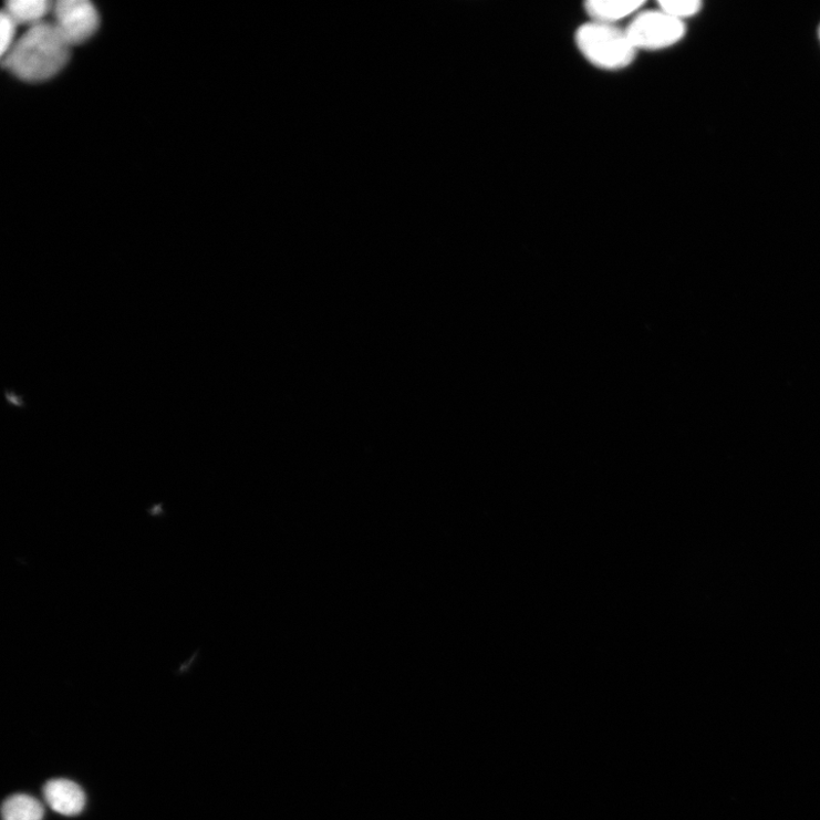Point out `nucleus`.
Segmentation results:
<instances>
[{
  "label": "nucleus",
  "mask_w": 820,
  "mask_h": 820,
  "mask_svg": "<svg viewBox=\"0 0 820 820\" xmlns=\"http://www.w3.org/2000/svg\"><path fill=\"white\" fill-rule=\"evenodd\" d=\"M70 52L71 46L55 25L45 21L28 28L3 58V63L19 80L42 83L63 70Z\"/></svg>",
  "instance_id": "f257e3e1"
},
{
  "label": "nucleus",
  "mask_w": 820,
  "mask_h": 820,
  "mask_svg": "<svg viewBox=\"0 0 820 820\" xmlns=\"http://www.w3.org/2000/svg\"><path fill=\"white\" fill-rule=\"evenodd\" d=\"M578 51L593 66L617 72L629 69L637 58V50L626 29L590 21L574 34Z\"/></svg>",
  "instance_id": "f03ea898"
},
{
  "label": "nucleus",
  "mask_w": 820,
  "mask_h": 820,
  "mask_svg": "<svg viewBox=\"0 0 820 820\" xmlns=\"http://www.w3.org/2000/svg\"><path fill=\"white\" fill-rule=\"evenodd\" d=\"M637 52H660L679 44L686 35V24L658 9L642 11L626 28Z\"/></svg>",
  "instance_id": "7ed1b4c3"
},
{
  "label": "nucleus",
  "mask_w": 820,
  "mask_h": 820,
  "mask_svg": "<svg viewBox=\"0 0 820 820\" xmlns=\"http://www.w3.org/2000/svg\"><path fill=\"white\" fill-rule=\"evenodd\" d=\"M52 14V23L71 48L87 42L100 27L97 10L87 0H60Z\"/></svg>",
  "instance_id": "20e7f679"
},
{
  "label": "nucleus",
  "mask_w": 820,
  "mask_h": 820,
  "mask_svg": "<svg viewBox=\"0 0 820 820\" xmlns=\"http://www.w3.org/2000/svg\"><path fill=\"white\" fill-rule=\"evenodd\" d=\"M645 7L642 0H590L584 3V12L593 22L619 25L624 20L632 21Z\"/></svg>",
  "instance_id": "39448f33"
},
{
  "label": "nucleus",
  "mask_w": 820,
  "mask_h": 820,
  "mask_svg": "<svg viewBox=\"0 0 820 820\" xmlns=\"http://www.w3.org/2000/svg\"><path fill=\"white\" fill-rule=\"evenodd\" d=\"M48 805L64 816L80 814L86 805L83 789L68 779H53L44 787Z\"/></svg>",
  "instance_id": "423d86ee"
},
{
  "label": "nucleus",
  "mask_w": 820,
  "mask_h": 820,
  "mask_svg": "<svg viewBox=\"0 0 820 820\" xmlns=\"http://www.w3.org/2000/svg\"><path fill=\"white\" fill-rule=\"evenodd\" d=\"M53 2L49 0H11L3 10L18 24L31 28L45 22L44 19L52 13Z\"/></svg>",
  "instance_id": "0eeeda50"
},
{
  "label": "nucleus",
  "mask_w": 820,
  "mask_h": 820,
  "mask_svg": "<svg viewBox=\"0 0 820 820\" xmlns=\"http://www.w3.org/2000/svg\"><path fill=\"white\" fill-rule=\"evenodd\" d=\"M3 820H43L44 807L37 799L27 795L10 797L2 808Z\"/></svg>",
  "instance_id": "6e6552de"
},
{
  "label": "nucleus",
  "mask_w": 820,
  "mask_h": 820,
  "mask_svg": "<svg viewBox=\"0 0 820 820\" xmlns=\"http://www.w3.org/2000/svg\"><path fill=\"white\" fill-rule=\"evenodd\" d=\"M657 7L663 13L685 23L687 19L700 13L703 3L699 0H661Z\"/></svg>",
  "instance_id": "1a4fd4ad"
},
{
  "label": "nucleus",
  "mask_w": 820,
  "mask_h": 820,
  "mask_svg": "<svg viewBox=\"0 0 820 820\" xmlns=\"http://www.w3.org/2000/svg\"><path fill=\"white\" fill-rule=\"evenodd\" d=\"M17 27L18 24L12 18L3 11L2 15H0V37H2L0 38V54H2V58L12 50L18 41L15 39Z\"/></svg>",
  "instance_id": "9d476101"
},
{
  "label": "nucleus",
  "mask_w": 820,
  "mask_h": 820,
  "mask_svg": "<svg viewBox=\"0 0 820 820\" xmlns=\"http://www.w3.org/2000/svg\"><path fill=\"white\" fill-rule=\"evenodd\" d=\"M818 35H819V41H820V27H819V33H818Z\"/></svg>",
  "instance_id": "9b49d317"
}]
</instances>
